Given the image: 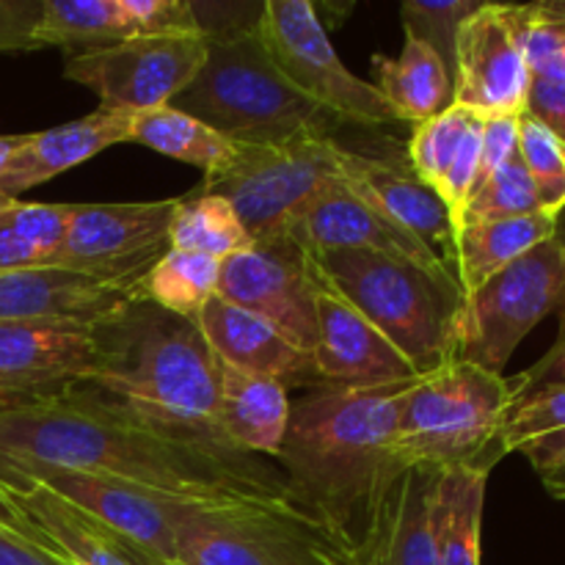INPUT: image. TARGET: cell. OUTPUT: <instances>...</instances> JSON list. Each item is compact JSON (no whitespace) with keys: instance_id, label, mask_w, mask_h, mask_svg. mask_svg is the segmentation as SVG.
<instances>
[{"instance_id":"d590c367","label":"cell","mask_w":565,"mask_h":565,"mask_svg":"<svg viewBox=\"0 0 565 565\" xmlns=\"http://www.w3.org/2000/svg\"><path fill=\"white\" fill-rule=\"evenodd\" d=\"M519 158L533 180L539 204L557 215L565 207V147L533 116H519Z\"/></svg>"},{"instance_id":"74e56055","label":"cell","mask_w":565,"mask_h":565,"mask_svg":"<svg viewBox=\"0 0 565 565\" xmlns=\"http://www.w3.org/2000/svg\"><path fill=\"white\" fill-rule=\"evenodd\" d=\"M75 204H28L14 202L0 213V226L28 246L47 254V263L66 241Z\"/></svg>"},{"instance_id":"f6af8a7d","label":"cell","mask_w":565,"mask_h":565,"mask_svg":"<svg viewBox=\"0 0 565 565\" xmlns=\"http://www.w3.org/2000/svg\"><path fill=\"white\" fill-rule=\"evenodd\" d=\"M0 530H9V533L31 541V544H39V546H44V550L58 552L53 546V541H50L47 535H44L42 530H39L36 524H33L31 519H28L25 513L14 505V500L9 497V491H3V489H0Z\"/></svg>"},{"instance_id":"3957f363","label":"cell","mask_w":565,"mask_h":565,"mask_svg":"<svg viewBox=\"0 0 565 565\" xmlns=\"http://www.w3.org/2000/svg\"><path fill=\"white\" fill-rule=\"evenodd\" d=\"M414 381L326 384L292 403L279 456L287 494L337 535L356 539V519L367 516L375 497L397 475L392 441L403 395Z\"/></svg>"},{"instance_id":"8992f818","label":"cell","mask_w":565,"mask_h":565,"mask_svg":"<svg viewBox=\"0 0 565 565\" xmlns=\"http://www.w3.org/2000/svg\"><path fill=\"white\" fill-rule=\"evenodd\" d=\"M356 544L296 502H180L174 513V565H353Z\"/></svg>"},{"instance_id":"2e32d148","label":"cell","mask_w":565,"mask_h":565,"mask_svg":"<svg viewBox=\"0 0 565 565\" xmlns=\"http://www.w3.org/2000/svg\"><path fill=\"white\" fill-rule=\"evenodd\" d=\"M218 296L315 353L318 315H315V281L307 254L290 243L232 254L221 263Z\"/></svg>"},{"instance_id":"f1b7e54d","label":"cell","mask_w":565,"mask_h":565,"mask_svg":"<svg viewBox=\"0 0 565 565\" xmlns=\"http://www.w3.org/2000/svg\"><path fill=\"white\" fill-rule=\"evenodd\" d=\"M143 36L127 0H42L33 47L97 50Z\"/></svg>"},{"instance_id":"6da1fadb","label":"cell","mask_w":565,"mask_h":565,"mask_svg":"<svg viewBox=\"0 0 565 565\" xmlns=\"http://www.w3.org/2000/svg\"><path fill=\"white\" fill-rule=\"evenodd\" d=\"M39 469L99 475L202 505L292 502L274 463L163 439L86 390L0 412V489Z\"/></svg>"},{"instance_id":"f546056e","label":"cell","mask_w":565,"mask_h":565,"mask_svg":"<svg viewBox=\"0 0 565 565\" xmlns=\"http://www.w3.org/2000/svg\"><path fill=\"white\" fill-rule=\"evenodd\" d=\"M130 141L149 147L152 152L166 154L171 160L193 166V169L202 171L204 182L215 180L235 158V141L215 132L204 121L171 108V105L136 114Z\"/></svg>"},{"instance_id":"c3c4849f","label":"cell","mask_w":565,"mask_h":565,"mask_svg":"<svg viewBox=\"0 0 565 565\" xmlns=\"http://www.w3.org/2000/svg\"><path fill=\"white\" fill-rule=\"evenodd\" d=\"M22 141H25V132H20V136H0V174H3L6 166L11 163V158H14L17 149L22 147Z\"/></svg>"},{"instance_id":"4dcf8cb0","label":"cell","mask_w":565,"mask_h":565,"mask_svg":"<svg viewBox=\"0 0 565 565\" xmlns=\"http://www.w3.org/2000/svg\"><path fill=\"white\" fill-rule=\"evenodd\" d=\"M502 450L522 452L535 472H555L565 463V384L544 386L519 397L500 434Z\"/></svg>"},{"instance_id":"7a4b0ae2","label":"cell","mask_w":565,"mask_h":565,"mask_svg":"<svg viewBox=\"0 0 565 565\" xmlns=\"http://www.w3.org/2000/svg\"><path fill=\"white\" fill-rule=\"evenodd\" d=\"M99 337L103 362L81 390L163 439L237 452L221 428V364L196 320L141 298L103 320Z\"/></svg>"},{"instance_id":"7402d4cb","label":"cell","mask_w":565,"mask_h":565,"mask_svg":"<svg viewBox=\"0 0 565 565\" xmlns=\"http://www.w3.org/2000/svg\"><path fill=\"white\" fill-rule=\"evenodd\" d=\"M132 119L136 114L97 108L83 119L42 132H25L22 147L0 174V193L20 202L22 193L31 188L44 185L116 143L130 141Z\"/></svg>"},{"instance_id":"cb8c5ba5","label":"cell","mask_w":565,"mask_h":565,"mask_svg":"<svg viewBox=\"0 0 565 565\" xmlns=\"http://www.w3.org/2000/svg\"><path fill=\"white\" fill-rule=\"evenodd\" d=\"M290 408V395L274 379L221 364V428L237 452L279 461Z\"/></svg>"},{"instance_id":"d4e9b609","label":"cell","mask_w":565,"mask_h":565,"mask_svg":"<svg viewBox=\"0 0 565 565\" xmlns=\"http://www.w3.org/2000/svg\"><path fill=\"white\" fill-rule=\"evenodd\" d=\"M9 497L72 565H154L130 541L44 486Z\"/></svg>"},{"instance_id":"4fadbf2b","label":"cell","mask_w":565,"mask_h":565,"mask_svg":"<svg viewBox=\"0 0 565 565\" xmlns=\"http://www.w3.org/2000/svg\"><path fill=\"white\" fill-rule=\"evenodd\" d=\"M103 362L99 323H0V412L81 390Z\"/></svg>"},{"instance_id":"7bdbcfd3","label":"cell","mask_w":565,"mask_h":565,"mask_svg":"<svg viewBox=\"0 0 565 565\" xmlns=\"http://www.w3.org/2000/svg\"><path fill=\"white\" fill-rule=\"evenodd\" d=\"M555 384H565V315H563L561 334H557L555 345L550 348V353H546L544 359H539L530 370L513 375L516 401L519 397L530 395V392L544 390V386H555Z\"/></svg>"},{"instance_id":"ac0fdd59","label":"cell","mask_w":565,"mask_h":565,"mask_svg":"<svg viewBox=\"0 0 565 565\" xmlns=\"http://www.w3.org/2000/svg\"><path fill=\"white\" fill-rule=\"evenodd\" d=\"M307 259L318 315V345L312 359L323 384L381 386L419 379L423 373H417V367L326 279L309 254Z\"/></svg>"},{"instance_id":"b9f144b4","label":"cell","mask_w":565,"mask_h":565,"mask_svg":"<svg viewBox=\"0 0 565 565\" xmlns=\"http://www.w3.org/2000/svg\"><path fill=\"white\" fill-rule=\"evenodd\" d=\"M524 114L546 127L565 147V83L530 77V92Z\"/></svg>"},{"instance_id":"816d5d0a","label":"cell","mask_w":565,"mask_h":565,"mask_svg":"<svg viewBox=\"0 0 565 565\" xmlns=\"http://www.w3.org/2000/svg\"><path fill=\"white\" fill-rule=\"evenodd\" d=\"M14 202H17V199H9V196H3V193H0V213H3L6 207H11Z\"/></svg>"},{"instance_id":"5b68a950","label":"cell","mask_w":565,"mask_h":565,"mask_svg":"<svg viewBox=\"0 0 565 565\" xmlns=\"http://www.w3.org/2000/svg\"><path fill=\"white\" fill-rule=\"evenodd\" d=\"M257 22L207 36L202 72L171 108L204 121L235 143L331 136L342 121L301 97L276 72L257 33Z\"/></svg>"},{"instance_id":"484cf974","label":"cell","mask_w":565,"mask_h":565,"mask_svg":"<svg viewBox=\"0 0 565 565\" xmlns=\"http://www.w3.org/2000/svg\"><path fill=\"white\" fill-rule=\"evenodd\" d=\"M555 235V215L539 213L519 215V218L486 221L469 224L456 232V276L461 285V296L469 298L486 285L491 276L500 274L519 257L533 252L544 241Z\"/></svg>"},{"instance_id":"e575fe53","label":"cell","mask_w":565,"mask_h":565,"mask_svg":"<svg viewBox=\"0 0 565 565\" xmlns=\"http://www.w3.org/2000/svg\"><path fill=\"white\" fill-rule=\"evenodd\" d=\"M539 193H535V185L530 180L527 169H524L522 158L516 154L475 188L458 230L469 224H486V221L519 218V215L539 213Z\"/></svg>"},{"instance_id":"7dc6e473","label":"cell","mask_w":565,"mask_h":565,"mask_svg":"<svg viewBox=\"0 0 565 565\" xmlns=\"http://www.w3.org/2000/svg\"><path fill=\"white\" fill-rule=\"evenodd\" d=\"M353 565H379V546H375V535L370 524H364V533L359 535L356 544V561Z\"/></svg>"},{"instance_id":"bcb514c9","label":"cell","mask_w":565,"mask_h":565,"mask_svg":"<svg viewBox=\"0 0 565 565\" xmlns=\"http://www.w3.org/2000/svg\"><path fill=\"white\" fill-rule=\"evenodd\" d=\"M39 265H47V254L28 246V243H22L20 237H14L0 226V270L39 268Z\"/></svg>"},{"instance_id":"d6a6232c","label":"cell","mask_w":565,"mask_h":565,"mask_svg":"<svg viewBox=\"0 0 565 565\" xmlns=\"http://www.w3.org/2000/svg\"><path fill=\"white\" fill-rule=\"evenodd\" d=\"M221 263L204 254L169 248L141 281L143 301L177 315L196 320L210 298L218 296Z\"/></svg>"},{"instance_id":"ba28073f","label":"cell","mask_w":565,"mask_h":565,"mask_svg":"<svg viewBox=\"0 0 565 565\" xmlns=\"http://www.w3.org/2000/svg\"><path fill=\"white\" fill-rule=\"evenodd\" d=\"M356 152L334 136H296L276 143H235V158L204 191L235 207L254 246L287 243L298 215L351 171Z\"/></svg>"},{"instance_id":"8fae6325","label":"cell","mask_w":565,"mask_h":565,"mask_svg":"<svg viewBox=\"0 0 565 565\" xmlns=\"http://www.w3.org/2000/svg\"><path fill=\"white\" fill-rule=\"evenodd\" d=\"M207 36H136L110 47L83 50L64 61V77L92 88L99 108L147 114L166 108L202 72Z\"/></svg>"},{"instance_id":"44dd1931","label":"cell","mask_w":565,"mask_h":565,"mask_svg":"<svg viewBox=\"0 0 565 565\" xmlns=\"http://www.w3.org/2000/svg\"><path fill=\"white\" fill-rule=\"evenodd\" d=\"M356 196L373 204L384 218L434 252L456 274V230L445 202L412 169L386 158L356 152L345 180Z\"/></svg>"},{"instance_id":"30bf717a","label":"cell","mask_w":565,"mask_h":565,"mask_svg":"<svg viewBox=\"0 0 565 565\" xmlns=\"http://www.w3.org/2000/svg\"><path fill=\"white\" fill-rule=\"evenodd\" d=\"M257 33L276 72L309 103L340 121L392 125L397 110L375 83L353 75L331 44L318 9L309 0H265Z\"/></svg>"},{"instance_id":"277c9868","label":"cell","mask_w":565,"mask_h":565,"mask_svg":"<svg viewBox=\"0 0 565 565\" xmlns=\"http://www.w3.org/2000/svg\"><path fill=\"white\" fill-rule=\"evenodd\" d=\"M516 403L513 379L450 359L408 386L401 403L392 467L450 472L494 469L505 456L502 425Z\"/></svg>"},{"instance_id":"836d02e7","label":"cell","mask_w":565,"mask_h":565,"mask_svg":"<svg viewBox=\"0 0 565 565\" xmlns=\"http://www.w3.org/2000/svg\"><path fill=\"white\" fill-rule=\"evenodd\" d=\"M475 121V114L467 108L450 105L441 114L414 125L412 138H408V169L419 177L428 188L439 191L469 125Z\"/></svg>"},{"instance_id":"d6986e66","label":"cell","mask_w":565,"mask_h":565,"mask_svg":"<svg viewBox=\"0 0 565 565\" xmlns=\"http://www.w3.org/2000/svg\"><path fill=\"white\" fill-rule=\"evenodd\" d=\"M141 298V281L94 279L50 265L0 270V323L11 320L103 323Z\"/></svg>"},{"instance_id":"52a82bcc","label":"cell","mask_w":565,"mask_h":565,"mask_svg":"<svg viewBox=\"0 0 565 565\" xmlns=\"http://www.w3.org/2000/svg\"><path fill=\"white\" fill-rule=\"evenodd\" d=\"M309 257L417 373H434L450 362L452 318L461 296L425 270L384 254L326 252Z\"/></svg>"},{"instance_id":"1f68e13d","label":"cell","mask_w":565,"mask_h":565,"mask_svg":"<svg viewBox=\"0 0 565 565\" xmlns=\"http://www.w3.org/2000/svg\"><path fill=\"white\" fill-rule=\"evenodd\" d=\"M169 246L224 263L232 254L252 252L254 241L224 196L199 188L177 204Z\"/></svg>"},{"instance_id":"ffe728a7","label":"cell","mask_w":565,"mask_h":565,"mask_svg":"<svg viewBox=\"0 0 565 565\" xmlns=\"http://www.w3.org/2000/svg\"><path fill=\"white\" fill-rule=\"evenodd\" d=\"M210 351L221 364L248 373L274 379L276 384L290 390H318L326 386L315 367L312 353L287 340L281 331L265 323L257 315L224 301L221 296L210 298L207 307L196 318Z\"/></svg>"},{"instance_id":"9a60e30c","label":"cell","mask_w":565,"mask_h":565,"mask_svg":"<svg viewBox=\"0 0 565 565\" xmlns=\"http://www.w3.org/2000/svg\"><path fill=\"white\" fill-rule=\"evenodd\" d=\"M287 243L303 254L326 252H373L403 259L414 268L434 276L439 285L461 296L458 276L434 252L392 224L373 204L351 191L345 182L326 188L287 232ZM463 301V296H461Z\"/></svg>"},{"instance_id":"e0dca14e","label":"cell","mask_w":565,"mask_h":565,"mask_svg":"<svg viewBox=\"0 0 565 565\" xmlns=\"http://www.w3.org/2000/svg\"><path fill=\"white\" fill-rule=\"evenodd\" d=\"M31 486H44L81 511L92 513L97 522L130 541L154 565L177 563L174 513L182 500L99 475L70 472V469H39L22 478L20 486L11 491H25Z\"/></svg>"},{"instance_id":"7c38bea8","label":"cell","mask_w":565,"mask_h":565,"mask_svg":"<svg viewBox=\"0 0 565 565\" xmlns=\"http://www.w3.org/2000/svg\"><path fill=\"white\" fill-rule=\"evenodd\" d=\"M180 199L121 204H75L66 241L50 268L108 281H143L169 252V232Z\"/></svg>"},{"instance_id":"603a6c76","label":"cell","mask_w":565,"mask_h":565,"mask_svg":"<svg viewBox=\"0 0 565 565\" xmlns=\"http://www.w3.org/2000/svg\"><path fill=\"white\" fill-rule=\"evenodd\" d=\"M436 475L403 469L384 486L364 524L379 546V565H439L434 530Z\"/></svg>"},{"instance_id":"681fc988","label":"cell","mask_w":565,"mask_h":565,"mask_svg":"<svg viewBox=\"0 0 565 565\" xmlns=\"http://www.w3.org/2000/svg\"><path fill=\"white\" fill-rule=\"evenodd\" d=\"M544 489L550 491L552 497H555V500H565V463L561 469H555V472H550V475H544Z\"/></svg>"},{"instance_id":"4316f807","label":"cell","mask_w":565,"mask_h":565,"mask_svg":"<svg viewBox=\"0 0 565 565\" xmlns=\"http://www.w3.org/2000/svg\"><path fill=\"white\" fill-rule=\"evenodd\" d=\"M375 75L386 103L397 110L401 121H419L441 114L452 105V75L445 61L419 39L406 36L397 58L375 55Z\"/></svg>"},{"instance_id":"8d00e7d4","label":"cell","mask_w":565,"mask_h":565,"mask_svg":"<svg viewBox=\"0 0 565 565\" xmlns=\"http://www.w3.org/2000/svg\"><path fill=\"white\" fill-rule=\"evenodd\" d=\"M480 9L475 0H406L401 9L406 36L428 44L447 64L452 75L456 66V42L463 20Z\"/></svg>"},{"instance_id":"83f0119b","label":"cell","mask_w":565,"mask_h":565,"mask_svg":"<svg viewBox=\"0 0 565 565\" xmlns=\"http://www.w3.org/2000/svg\"><path fill=\"white\" fill-rule=\"evenodd\" d=\"M489 469H450L436 475L434 530L439 565H480Z\"/></svg>"},{"instance_id":"60d3db41","label":"cell","mask_w":565,"mask_h":565,"mask_svg":"<svg viewBox=\"0 0 565 565\" xmlns=\"http://www.w3.org/2000/svg\"><path fill=\"white\" fill-rule=\"evenodd\" d=\"M42 20V0H0V53H25Z\"/></svg>"},{"instance_id":"ee69618b","label":"cell","mask_w":565,"mask_h":565,"mask_svg":"<svg viewBox=\"0 0 565 565\" xmlns=\"http://www.w3.org/2000/svg\"><path fill=\"white\" fill-rule=\"evenodd\" d=\"M0 565H72L64 555L0 530Z\"/></svg>"},{"instance_id":"9c48e42d","label":"cell","mask_w":565,"mask_h":565,"mask_svg":"<svg viewBox=\"0 0 565 565\" xmlns=\"http://www.w3.org/2000/svg\"><path fill=\"white\" fill-rule=\"evenodd\" d=\"M555 312H565V257L544 241L463 298L452 318V359L502 375L519 342Z\"/></svg>"},{"instance_id":"ab89813d","label":"cell","mask_w":565,"mask_h":565,"mask_svg":"<svg viewBox=\"0 0 565 565\" xmlns=\"http://www.w3.org/2000/svg\"><path fill=\"white\" fill-rule=\"evenodd\" d=\"M519 154V116H483L478 185ZM475 185V188H478ZM475 193V191H472Z\"/></svg>"},{"instance_id":"5bb4252c","label":"cell","mask_w":565,"mask_h":565,"mask_svg":"<svg viewBox=\"0 0 565 565\" xmlns=\"http://www.w3.org/2000/svg\"><path fill=\"white\" fill-rule=\"evenodd\" d=\"M530 77L516 6L480 3L458 31L452 105L475 116H522Z\"/></svg>"},{"instance_id":"f907efd6","label":"cell","mask_w":565,"mask_h":565,"mask_svg":"<svg viewBox=\"0 0 565 565\" xmlns=\"http://www.w3.org/2000/svg\"><path fill=\"white\" fill-rule=\"evenodd\" d=\"M552 241H555L557 246H561V252H563V257H565V207L555 215V235H552Z\"/></svg>"},{"instance_id":"f35d334b","label":"cell","mask_w":565,"mask_h":565,"mask_svg":"<svg viewBox=\"0 0 565 565\" xmlns=\"http://www.w3.org/2000/svg\"><path fill=\"white\" fill-rule=\"evenodd\" d=\"M480 149H483V116H475L461 147H458L456 158H452L450 169H447L445 180H441L439 191H436L441 196V202H445L447 213H450L452 230L456 232L458 224H461L463 210H467L469 196H472L475 185H478Z\"/></svg>"}]
</instances>
